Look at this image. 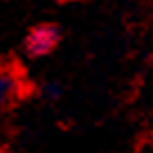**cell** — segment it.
Instances as JSON below:
<instances>
[{"mask_svg":"<svg viewBox=\"0 0 153 153\" xmlns=\"http://www.w3.org/2000/svg\"><path fill=\"white\" fill-rule=\"evenodd\" d=\"M61 2H68V0H61Z\"/></svg>","mask_w":153,"mask_h":153,"instance_id":"4","label":"cell"},{"mask_svg":"<svg viewBox=\"0 0 153 153\" xmlns=\"http://www.w3.org/2000/svg\"><path fill=\"white\" fill-rule=\"evenodd\" d=\"M23 81L16 70L11 68H0V110H5L9 104H14L20 95Z\"/></svg>","mask_w":153,"mask_h":153,"instance_id":"2","label":"cell"},{"mask_svg":"<svg viewBox=\"0 0 153 153\" xmlns=\"http://www.w3.org/2000/svg\"><path fill=\"white\" fill-rule=\"evenodd\" d=\"M61 43V27L54 23H38L27 32L23 41V52L29 59L50 56Z\"/></svg>","mask_w":153,"mask_h":153,"instance_id":"1","label":"cell"},{"mask_svg":"<svg viewBox=\"0 0 153 153\" xmlns=\"http://www.w3.org/2000/svg\"><path fill=\"white\" fill-rule=\"evenodd\" d=\"M38 92H41L43 99L56 101V99H61V95H63V86L56 81V79H48V81H43L38 86Z\"/></svg>","mask_w":153,"mask_h":153,"instance_id":"3","label":"cell"}]
</instances>
